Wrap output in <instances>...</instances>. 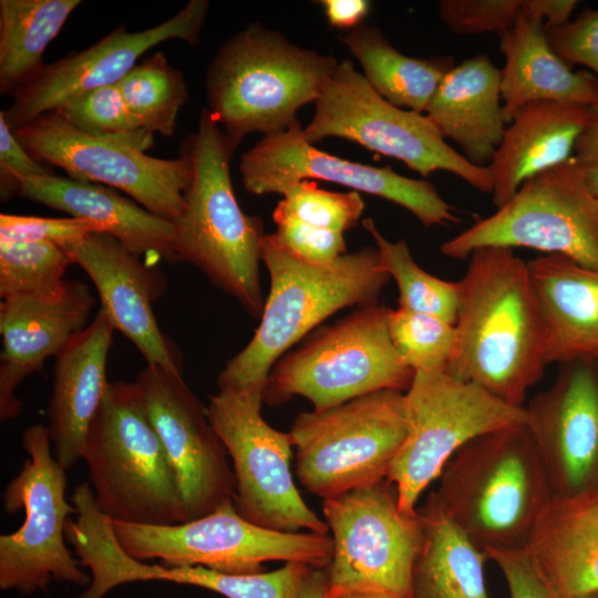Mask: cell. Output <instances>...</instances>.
<instances>
[{"label":"cell","mask_w":598,"mask_h":598,"mask_svg":"<svg viewBox=\"0 0 598 598\" xmlns=\"http://www.w3.org/2000/svg\"><path fill=\"white\" fill-rule=\"evenodd\" d=\"M468 258L458 281L456 342L446 372L524 406L547 365L544 321L528 264L505 247L480 248Z\"/></svg>","instance_id":"obj_1"},{"label":"cell","mask_w":598,"mask_h":598,"mask_svg":"<svg viewBox=\"0 0 598 598\" xmlns=\"http://www.w3.org/2000/svg\"><path fill=\"white\" fill-rule=\"evenodd\" d=\"M261 261L270 288L259 327L219 373L218 390L262 392L271 369L289 348L339 310L378 303L391 279L373 247L316 265L283 251L266 234Z\"/></svg>","instance_id":"obj_2"},{"label":"cell","mask_w":598,"mask_h":598,"mask_svg":"<svg viewBox=\"0 0 598 598\" xmlns=\"http://www.w3.org/2000/svg\"><path fill=\"white\" fill-rule=\"evenodd\" d=\"M239 144L200 112L197 131L182 146L192 163L185 208L173 221L177 261L200 269L215 286L233 296L255 318L265 300L259 282L261 243L258 216L245 214L235 196L230 161Z\"/></svg>","instance_id":"obj_3"},{"label":"cell","mask_w":598,"mask_h":598,"mask_svg":"<svg viewBox=\"0 0 598 598\" xmlns=\"http://www.w3.org/2000/svg\"><path fill=\"white\" fill-rule=\"evenodd\" d=\"M437 480L443 512L484 553L524 548L554 497L526 424L471 440Z\"/></svg>","instance_id":"obj_4"},{"label":"cell","mask_w":598,"mask_h":598,"mask_svg":"<svg viewBox=\"0 0 598 598\" xmlns=\"http://www.w3.org/2000/svg\"><path fill=\"white\" fill-rule=\"evenodd\" d=\"M339 62L291 43L256 22L228 39L208 66V111L238 144L298 123L297 112L316 102Z\"/></svg>","instance_id":"obj_5"},{"label":"cell","mask_w":598,"mask_h":598,"mask_svg":"<svg viewBox=\"0 0 598 598\" xmlns=\"http://www.w3.org/2000/svg\"><path fill=\"white\" fill-rule=\"evenodd\" d=\"M82 458L99 508L112 520L186 523L175 472L135 382H109Z\"/></svg>","instance_id":"obj_6"},{"label":"cell","mask_w":598,"mask_h":598,"mask_svg":"<svg viewBox=\"0 0 598 598\" xmlns=\"http://www.w3.org/2000/svg\"><path fill=\"white\" fill-rule=\"evenodd\" d=\"M388 308L361 307L322 328L270 371L262 400L279 405L295 395L326 410L381 390L406 391L414 371L399 359L386 326Z\"/></svg>","instance_id":"obj_7"},{"label":"cell","mask_w":598,"mask_h":598,"mask_svg":"<svg viewBox=\"0 0 598 598\" xmlns=\"http://www.w3.org/2000/svg\"><path fill=\"white\" fill-rule=\"evenodd\" d=\"M288 433L300 484L330 498L386 478L408 433L405 394L381 390L302 412Z\"/></svg>","instance_id":"obj_8"},{"label":"cell","mask_w":598,"mask_h":598,"mask_svg":"<svg viewBox=\"0 0 598 598\" xmlns=\"http://www.w3.org/2000/svg\"><path fill=\"white\" fill-rule=\"evenodd\" d=\"M22 446L28 458L8 483L2 504L9 514L22 509L24 520L0 536V588L33 595L55 581L85 589L91 576L65 545V526L76 508L66 501V470L54 457L47 426H28Z\"/></svg>","instance_id":"obj_9"},{"label":"cell","mask_w":598,"mask_h":598,"mask_svg":"<svg viewBox=\"0 0 598 598\" xmlns=\"http://www.w3.org/2000/svg\"><path fill=\"white\" fill-rule=\"evenodd\" d=\"M302 134L311 144L327 137L349 140L403 162L423 177L444 171L481 193L493 192L487 166H477L454 150L425 114L380 96L348 59L339 62L322 89Z\"/></svg>","instance_id":"obj_10"},{"label":"cell","mask_w":598,"mask_h":598,"mask_svg":"<svg viewBox=\"0 0 598 598\" xmlns=\"http://www.w3.org/2000/svg\"><path fill=\"white\" fill-rule=\"evenodd\" d=\"M404 394L408 433L386 480L406 515L417 514L421 494L466 443L527 423L525 406L508 404L446 371L414 372Z\"/></svg>","instance_id":"obj_11"},{"label":"cell","mask_w":598,"mask_h":598,"mask_svg":"<svg viewBox=\"0 0 598 598\" xmlns=\"http://www.w3.org/2000/svg\"><path fill=\"white\" fill-rule=\"evenodd\" d=\"M122 548L135 559L157 558L168 567L202 566L226 574L262 571L266 561L329 567L332 538L311 532L270 530L243 518L228 502L200 518L174 525L112 520Z\"/></svg>","instance_id":"obj_12"},{"label":"cell","mask_w":598,"mask_h":598,"mask_svg":"<svg viewBox=\"0 0 598 598\" xmlns=\"http://www.w3.org/2000/svg\"><path fill=\"white\" fill-rule=\"evenodd\" d=\"M332 536L327 598L375 591L412 598V573L422 542L419 515H406L386 478L322 499Z\"/></svg>","instance_id":"obj_13"},{"label":"cell","mask_w":598,"mask_h":598,"mask_svg":"<svg viewBox=\"0 0 598 598\" xmlns=\"http://www.w3.org/2000/svg\"><path fill=\"white\" fill-rule=\"evenodd\" d=\"M485 247L529 248L598 269V197L573 159L526 182L496 212L441 245V254L466 259Z\"/></svg>","instance_id":"obj_14"},{"label":"cell","mask_w":598,"mask_h":598,"mask_svg":"<svg viewBox=\"0 0 598 598\" xmlns=\"http://www.w3.org/2000/svg\"><path fill=\"white\" fill-rule=\"evenodd\" d=\"M262 392L218 390L206 406L209 422L233 463L237 513L282 533L328 535L326 522L306 504L292 478V443L261 415Z\"/></svg>","instance_id":"obj_15"},{"label":"cell","mask_w":598,"mask_h":598,"mask_svg":"<svg viewBox=\"0 0 598 598\" xmlns=\"http://www.w3.org/2000/svg\"><path fill=\"white\" fill-rule=\"evenodd\" d=\"M12 131L31 156L64 169L70 178L123 190L148 212L171 221L185 208L192 163L184 151L173 159L152 157L83 134L54 112Z\"/></svg>","instance_id":"obj_16"},{"label":"cell","mask_w":598,"mask_h":598,"mask_svg":"<svg viewBox=\"0 0 598 598\" xmlns=\"http://www.w3.org/2000/svg\"><path fill=\"white\" fill-rule=\"evenodd\" d=\"M239 171L244 187L255 195H281L298 182L321 179L390 200L427 228L461 221L432 183L400 175L390 166L375 167L320 151L305 138L300 122L264 136L241 155Z\"/></svg>","instance_id":"obj_17"},{"label":"cell","mask_w":598,"mask_h":598,"mask_svg":"<svg viewBox=\"0 0 598 598\" xmlns=\"http://www.w3.org/2000/svg\"><path fill=\"white\" fill-rule=\"evenodd\" d=\"M134 382L175 472L187 522L231 502L228 453L183 374L146 365Z\"/></svg>","instance_id":"obj_18"},{"label":"cell","mask_w":598,"mask_h":598,"mask_svg":"<svg viewBox=\"0 0 598 598\" xmlns=\"http://www.w3.org/2000/svg\"><path fill=\"white\" fill-rule=\"evenodd\" d=\"M524 406L554 497L598 498V357L560 363Z\"/></svg>","instance_id":"obj_19"},{"label":"cell","mask_w":598,"mask_h":598,"mask_svg":"<svg viewBox=\"0 0 598 598\" xmlns=\"http://www.w3.org/2000/svg\"><path fill=\"white\" fill-rule=\"evenodd\" d=\"M209 8L207 0H190L168 20L137 32L116 28L92 47L44 64L12 94L2 111L11 130L51 113L93 90L117 84L151 48L173 39L194 47Z\"/></svg>","instance_id":"obj_20"},{"label":"cell","mask_w":598,"mask_h":598,"mask_svg":"<svg viewBox=\"0 0 598 598\" xmlns=\"http://www.w3.org/2000/svg\"><path fill=\"white\" fill-rule=\"evenodd\" d=\"M95 305L87 285L65 280L54 291L20 293L2 299L0 333V419L18 416L22 401L17 396L20 383L41 370L89 324Z\"/></svg>","instance_id":"obj_21"},{"label":"cell","mask_w":598,"mask_h":598,"mask_svg":"<svg viewBox=\"0 0 598 598\" xmlns=\"http://www.w3.org/2000/svg\"><path fill=\"white\" fill-rule=\"evenodd\" d=\"M91 278L115 330L141 352L147 365L182 373L181 355L156 321L153 302L165 279L105 233H91L65 248Z\"/></svg>","instance_id":"obj_22"},{"label":"cell","mask_w":598,"mask_h":598,"mask_svg":"<svg viewBox=\"0 0 598 598\" xmlns=\"http://www.w3.org/2000/svg\"><path fill=\"white\" fill-rule=\"evenodd\" d=\"M114 331L100 308L91 323L55 355L45 426L54 457L66 471L82 458L89 427L104 398Z\"/></svg>","instance_id":"obj_23"},{"label":"cell","mask_w":598,"mask_h":598,"mask_svg":"<svg viewBox=\"0 0 598 598\" xmlns=\"http://www.w3.org/2000/svg\"><path fill=\"white\" fill-rule=\"evenodd\" d=\"M19 195L96 225L135 256L177 262L175 226L112 187L54 174L22 177Z\"/></svg>","instance_id":"obj_24"},{"label":"cell","mask_w":598,"mask_h":598,"mask_svg":"<svg viewBox=\"0 0 598 598\" xmlns=\"http://www.w3.org/2000/svg\"><path fill=\"white\" fill-rule=\"evenodd\" d=\"M589 115L588 106L556 101L517 110L487 165L495 207L505 205L527 179L569 161Z\"/></svg>","instance_id":"obj_25"},{"label":"cell","mask_w":598,"mask_h":598,"mask_svg":"<svg viewBox=\"0 0 598 598\" xmlns=\"http://www.w3.org/2000/svg\"><path fill=\"white\" fill-rule=\"evenodd\" d=\"M424 113L444 138L460 146L464 157L477 166H487L507 125L501 97V70L486 54L454 65Z\"/></svg>","instance_id":"obj_26"},{"label":"cell","mask_w":598,"mask_h":598,"mask_svg":"<svg viewBox=\"0 0 598 598\" xmlns=\"http://www.w3.org/2000/svg\"><path fill=\"white\" fill-rule=\"evenodd\" d=\"M540 306L547 364L598 357V269L561 255L528 262Z\"/></svg>","instance_id":"obj_27"},{"label":"cell","mask_w":598,"mask_h":598,"mask_svg":"<svg viewBox=\"0 0 598 598\" xmlns=\"http://www.w3.org/2000/svg\"><path fill=\"white\" fill-rule=\"evenodd\" d=\"M505 63L501 70V97L505 121L535 101H556L584 106L598 104V78L573 71L551 49L544 22L522 13L501 35Z\"/></svg>","instance_id":"obj_28"},{"label":"cell","mask_w":598,"mask_h":598,"mask_svg":"<svg viewBox=\"0 0 598 598\" xmlns=\"http://www.w3.org/2000/svg\"><path fill=\"white\" fill-rule=\"evenodd\" d=\"M524 549L558 597L598 590V498L553 497Z\"/></svg>","instance_id":"obj_29"},{"label":"cell","mask_w":598,"mask_h":598,"mask_svg":"<svg viewBox=\"0 0 598 598\" xmlns=\"http://www.w3.org/2000/svg\"><path fill=\"white\" fill-rule=\"evenodd\" d=\"M422 542L412 573V598H488L480 549L445 515L432 492L417 509Z\"/></svg>","instance_id":"obj_30"},{"label":"cell","mask_w":598,"mask_h":598,"mask_svg":"<svg viewBox=\"0 0 598 598\" xmlns=\"http://www.w3.org/2000/svg\"><path fill=\"white\" fill-rule=\"evenodd\" d=\"M341 41L358 59L364 79L380 96L417 113L425 112L439 84L455 65L448 55H404L374 27L359 25Z\"/></svg>","instance_id":"obj_31"},{"label":"cell","mask_w":598,"mask_h":598,"mask_svg":"<svg viewBox=\"0 0 598 598\" xmlns=\"http://www.w3.org/2000/svg\"><path fill=\"white\" fill-rule=\"evenodd\" d=\"M82 2L0 1V93L13 94L44 65L42 55Z\"/></svg>","instance_id":"obj_32"},{"label":"cell","mask_w":598,"mask_h":598,"mask_svg":"<svg viewBox=\"0 0 598 598\" xmlns=\"http://www.w3.org/2000/svg\"><path fill=\"white\" fill-rule=\"evenodd\" d=\"M310 568L303 563L288 561L269 573L226 574L202 566L148 565L128 554L118 560V576L124 585L169 581L205 588L226 598H296Z\"/></svg>","instance_id":"obj_33"},{"label":"cell","mask_w":598,"mask_h":598,"mask_svg":"<svg viewBox=\"0 0 598 598\" xmlns=\"http://www.w3.org/2000/svg\"><path fill=\"white\" fill-rule=\"evenodd\" d=\"M116 85L147 131L166 137L174 134L188 91L183 73L169 64L163 52L137 63Z\"/></svg>","instance_id":"obj_34"},{"label":"cell","mask_w":598,"mask_h":598,"mask_svg":"<svg viewBox=\"0 0 598 598\" xmlns=\"http://www.w3.org/2000/svg\"><path fill=\"white\" fill-rule=\"evenodd\" d=\"M372 236L390 278L399 289V308L431 315L455 324L460 302L458 281H447L423 270L413 259L404 239L391 241L371 218L362 221Z\"/></svg>","instance_id":"obj_35"},{"label":"cell","mask_w":598,"mask_h":598,"mask_svg":"<svg viewBox=\"0 0 598 598\" xmlns=\"http://www.w3.org/2000/svg\"><path fill=\"white\" fill-rule=\"evenodd\" d=\"M54 113L89 136L144 153L154 145V134L132 113L116 84L80 95Z\"/></svg>","instance_id":"obj_36"},{"label":"cell","mask_w":598,"mask_h":598,"mask_svg":"<svg viewBox=\"0 0 598 598\" xmlns=\"http://www.w3.org/2000/svg\"><path fill=\"white\" fill-rule=\"evenodd\" d=\"M71 264L69 252L52 243L0 240V296L54 291Z\"/></svg>","instance_id":"obj_37"},{"label":"cell","mask_w":598,"mask_h":598,"mask_svg":"<svg viewBox=\"0 0 598 598\" xmlns=\"http://www.w3.org/2000/svg\"><path fill=\"white\" fill-rule=\"evenodd\" d=\"M386 326L403 364L414 372L446 371L455 349L454 324L431 315L388 308Z\"/></svg>","instance_id":"obj_38"},{"label":"cell","mask_w":598,"mask_h":598,"mask_svg":"<svg viewBox=\"0 0 598 598\" xmlns=\"http://www.w3.org/2000/svg\"><path fill=\"white\" fill-rule=\"evenodd\" d=\"M281 196L272 213L274 219L293 218L341 234L354 228L364 210L360 193L330 192L307 179L289 186Z\"/></svg>","instance_id":"obj_39"},{"label":"cell","mask_w":598,"mask_h":598,"mask_svg":"<svg viewBox=\"0 0 598 598\" xmlns=\"http://www.w3.org/2000/svg\"><path fill=\"white\" fill-rule=\"evenodd\" d=\"M523 0H443L439 4L442 22L458 35L497 33L513 27Z\"/></svg>","instance_id":"obj_40"},{"label":"cell","mask_w":598,"mask_h":598,"mask_svg":"<svg viewBox=\"0 0 598 598\" xmlns=\"http://www.w3.org/2000/svg\"><path fill=\"white\" fill-rule=\"evenodd\" d=\"M271 241L289 255L316 265L328 264L347 254L343 234L315 227L293 218L274 219Z\"/></svg>","instance_id":"obj_41"},{"label":"cell","mask_w":598,"mask_h":598,"mask_svg":"<svg viewBox=\"0 0 598 598\" xmlns=\"http://www.w3.org/2000/svg\"><path fill=\"white\" fill-rule=\"evenodd\" d=\"M91 233L101 231L93 223L74 217L0 215V240L48 241L65 249Z\"/></svg>","instance_id":"obj_42"},{"label":"cell","mask_w":598,"mask_h":598,"mask_svg":"<svg viewBox=\"0 0 598 598\" xmlns=\"http://www.w3.org/2000/svg\"><path fill=\"white\" fill-rule=\"evenodd\" d=\"M545 31L551 49L568 65L588 66L598 78V9L585 10L574 21Z\"/></svg>","instance_id":"obj_43"},{"label":"cell","mask_w":598,"mask_h":598,"mask_svg":"<svg viewBox=\"0 0 598 598\" xmlns=\"http://www.w3.org/2000/svg\"><path fill=\"white\" fill-rule=\"evenodd\" d=\"M53 174L43 163L37 161L22 146L3 112H0V196L6 202L20 190L22 177L45 176Z\"/></svg>","instance_id":"obj_44"},{"label":"cell","mask_w":598,"mask_h":598,"mask_svg":"<svg viewBox=\"0 0 598 598\" xmlns=\"http://www.w3.org/2000/svg\"><path fill=\"white\" fill-rule=\"evenodd\" d=\"M485 554L499 568L509 598H560L539 575L524 548L494 549Z\"/></svg>","instance_id":"obj_45"},{"label":"cell","mask_w":598,"mask_h":598,"mask_svg":"<svg viewBox=\"0 0 598 598\" xmlns=\"http://www.w3.org/2000/svg\"><path fill=\"white\" fill-rule=\"evenodd\" d=\"M577 4L576 0H523L520 13L543 21L545 29L558 28L569 22Z\"/></svg>","instance_id":"obj_46"},{"label":"cell","mask_w":598,"mask_h":598,"mask_svg":"<svg viewBox=\"0 0 598 598\" xmlns=\"http://www.w3.org/2000/svg\"><path fill=\"white\" fill-rule=\"evenodd\" d=\"M319 3L332 27L352 30L368 16L371 6L365 0H321Z\"/></svg>","instance_id":"obj_47"},{"label":"cell","mask_w":598,"mask_h":598,"mask_svg":"<svg viewBox=\"0 0 598 598\" xmlns=\"http://www.w3.org/2000/svg\"><path fill=\"white\" fill-rule=\"evenodd\" d=\"M589 121L578 138L573 158L579 163L598 164V104L589 107Z\"/></svg>","instance_id":"obj_48"},{"label":"cell","mask_w":598,"mask_h":598,"mask_svg":"<svg viewBox=\"0 0 598 598\" xmlns=\"http://www.w3.org/2000/svg\"><path fill=\"white\" fill-rule=\"evenodd\" d=\"M328 576L323 569L310 568L296 598H327Z\"/></svg>","instance_id":"obj_49"},{"label":"cell","mask_w":598,"mask_h":598,"mask_svg":"<svg viewBox=\"0 0 598 598\" xmlns=\"http://www.w3.org/2000/svg\"><path fill=\"white\" fill-rule=\"evenodd\" d=\"M571 159L580 178L591 190V193L598 197V164L579 163L573 157Z\"/></svg>","instance_id":"obj_50"},{"label":"cell","mask_w":598,"mask_h":598,"mask_svg":"<svg viewBox=\"0 0 598 598\" xmlns=\"http://www.w3.org/2000/svg\"><path fill=\"white\" fill-rule=\"evenodd\" d=\"M336 598H398L392 595L375 592V591H353L348 592Z\"/></svg>","instance_id":"obj_51"},{"label":"cell","mask_w":598,"mask_h":598,"mask_svg":"<svg viewBox=\"0 0 598 598\" xmlns=\"http://www.w3.org/2000/svg\"><path fill=\"white\" fill-rule=\"evenodd\" d=\"M576 598H598V590L576 597Z\"/></svg>","instance_id":"obj_52"}]
</instances>
